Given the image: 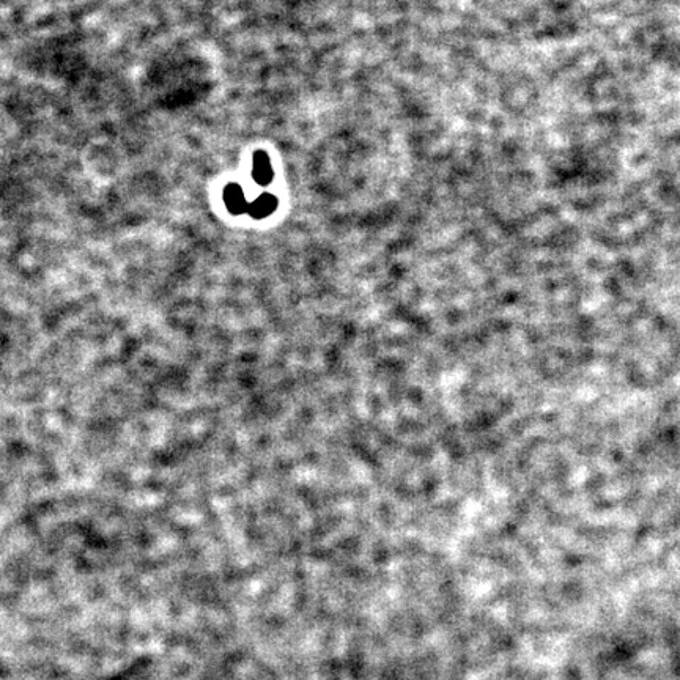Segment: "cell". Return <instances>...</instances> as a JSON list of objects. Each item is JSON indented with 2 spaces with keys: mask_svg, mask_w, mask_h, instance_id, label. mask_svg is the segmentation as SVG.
I'll list each match as a JSON object with an SVG mask.
<instances>
[{
  "mask_svg": "<svg viewBox=\"0 0 680 680\" xmlns=\"http://www.w3.org/2000/svg\"><path fill=\"white\" fill-rule=\"evenodd\" d=\"M254 180L260 186H266L273 180V169L269 163V156L263 150L255 151L254 155V169H252Z\"/></svg>",
  "mask_w": 680,
  "mask_h": 680,
  "instance_id": "7a4b0ae2",
  "label": "cell"
},
{
  "mask_svg": "<svg viewBox=\"0 0 680 680\" xmlns=\"http://www.w3.org/2000/svg\"><path fill=\"white\" fill-rule=\"evenodd\" d=\"M224 202H225L227 210L230 211L232 214L247 213L249 204L246 202L245 192H242L241 186H238V184L232 183V184H228V186L225 187V191H224Z\"/></svg>",
  "mask_w": 680,
  "mask_h": 680,
  "instance_id": "6da1fadb",
  "label": "cell"
},
{
  "mask_svg": "<svg viewBox=\"0 0 680 680\" xmlns=\"http://www.w3.org/2000/svg\"><path fill=\"white\" fill-rule=\"evenodd\" d=\"M277 199L273 194H262L260 197H257L252 204H249L247 206V214H251L254 219H263L268 218L269 214H273L277 208Z\"/></svg>",
  "mask_w": 680,
  "mask_h": 680,
  "instance_id": "3957f363",
  "label": "cell"
}]
</instances>
